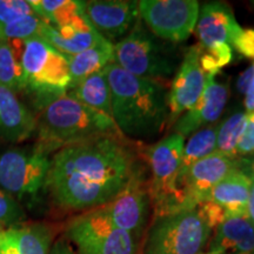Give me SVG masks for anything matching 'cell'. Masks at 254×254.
<instances>
[{"mask_svg":"<svg viewBox=\"0 0 254 254\" xmlns=\"http://www.w3.org/2000/svg\"><path fill=\"white\" fill-rule=\"evenodd\" d=\"M140 171L125 136L101 135L57 151L45 190L58 207L91 211L109 204Z\"/></svg>","mask_w":254,"mask_h":254,"instance_id":"6da1fadb","label":"cell"},{"mask_svg":"<svg viewBox=\"0 0 254 254\" xmlns=\"http://www.w3.org/2000/svg\"><path fill=\"white\" fill-rule=\"evenodd\" d=\"M105 72L118 131L134 140L157 138L170 120L166 88L157 80L133 75L114 63Z\"/></svg>","mask_w":254,"mask_h":254,"instance_id":"7a4b0ae2","label":"cell"},{"mask_svg":"<svg viewBox=\"0 0 254 254\" xmlns=\"http://www.w3.org/2000/svg\"><path fill=\"white\" fill-rule=\"evenodd\" d=\"M37 120L36 145L49 155L97 136L123 135L113 119L85 106L67 93L43 107Z\"/></svg>","mask_w":254,"mask_h":254,"instance_id":"3957f363","label":"cell"},{"mask_svg":"<svg viewBox=\"0 0 254 254\" xmlns=\"http://www.w3.org/2000/svg\"><path fill=\"white\" fill-rule=\"evenodd\" d=\"M17 50L24 73V91L33 97L39 110L65 95L71 84L67 58L43 38L11 43Z\"/></svg>","mask_w":254,"mask_h":254,"instance_id":"277c9868","label":"cell"},{"mask_svg":"<svg viewBox=\"0 0 254 254\" xmlns=\"http://www.w3.org/2000/svg\"><path fill=\"white\" fill-rule=\"evenodd\" d=\"M213 228L198 207L154 217L142 254H202Z\"/></svg>","mask_w":254,"mask_h":254,"instance_id":"5b68a950","label":"cell"},{"mask_svg":"<svg viewBox=\"0 0 254 254\" xmlns=\"http://www.w3.org/2000/svg\"><path fill=\"white\" fill-rule=\"evenodd\" d=\"M113 63L139 78L157 80L170 78L177 69V59L146 27L140 18L128 34L114 44Z\"/></svg>","mask_w":254,"mask_h":254,"instance_id":"8992f818","label":"cell"},{"mask_svg":"<svg viewBox=\"0 0 254 254\" xmlns=\"http://www.w3.org/2000/svg\"><path fill=\"white\" fill-rule=\"evenodd\" d=\"M184 146L185 138L173 133L151 146L146 153L152 174L148 190L154 217L184 209L183 194L178 189Z\"/></svg>","mask_w":254,"mask_h":254,"instance_id":"52a82bcc","label":"cell"},{"mask_svg":"<svg viewBox=\"0 0 254 254\" xmlns=\"http://www.w3.org/2000/svg\"><path fill=\"white\" fill-rule=\"evenodd\" d=\"M65 238L75 246L77 254H138L139 240L114 227L100 207L71 219Z\"/></svg>","mask_w":254,"mask_h":254,"instance_id":"ba28073f","label":"cell"},{"mask_svg":"<svg viewBox=\"0 0 254 254\" xmlns=\"http://www.w3.org/2000/svg\"><path fill=\"white\" fill-rule=\"evenodd\" d=\"M50 155L37 145L0 152V187L15 199L34 198L45 189Z\"/></svg>","mask_w":254,"mask_h":254,"instance_id":"9c48e42d","label":"cell"},{"mask_svg":"<svg viewBox=\"0 0 254 254\" xmlns=\"http://www.w3.org/2000/svg\"><path fill=\"white\" fill-rule=\"evenodd\" d=\"M139 18L159 39L182 43L195 30L200 5L196 0H141Z\"/></svg>","mask_w":254,"mask_h":254,"instance_id":"30bf717a","label":"cell"},{"mask_svg":"<svg viewBox=\"0 0 254 254\" xmlns=\"http://www.w3.org/2000/svg\"><path fill=\"white\" fill-rule=\"evenodd\" d=\"M151 206L148 183L140 171L116 198L101 206L100 209L114 227L140 240L150 217Z\"/></svg>","mask_w":254,"mask_h":254,"instance_id":"8fae6325","label":"cell"},{"mask_svg":"<svg viewBox=\"0 0 254 254\" xmlns=\"http://www.w3.org/2000/svg\"><path fill=\"white\" fill-rule=\"evenodd\" d=\"M240 168V159H232L214 151L190 168L180 185L184 209L198 207L207 201L213 187Z\"/></svg>","mask_w":254,"mask_h":254,"instance_id":"7c38bea8","label":"cell"},{"mask_svg":"<svg viewBox=\"0 0 254 254\" xmlns=\"http://www.w3.org/2000/svg\"><path fill=\"white\" fill-rule=\"evenodd\" d=\"M200 44L190 46L176 73L167 98L170 119L178 118L192 109L205 90L207 74L200 66Z\"/></svg>","mask_w":254,"mask_h":254,"instance_id":"4fadbf2b","label":"cell"},{"mask_svg":"<svg viewBox=\"0 0 254 254\" xmlns=\"http://www.w3.org/2000/svg\"><path fill=\"white\" fill-rule=\"evenodd\" d=\"M85 12L94 30L111 43L125 38L139 19L138 1L131 0L85 1Z\"/></svg>","mask_w":254,"mask_h":254,"instance_id":"5bb4252c","label":"cell"},{"mask_svg":"<svg viewBox=\"0 0 254 254\" xmlns=\"http://www.w3.org/2000/svg\"><path fill=\"white\" fill-rule=\"evenodd\" d=\"M228 99L226 85L215 81L214 74L206 75L205 90L192 109L177 120L174 133L182 136L194 134L201 127H207L217 122L224 112Z\"/></svg>","mask_w":254,"mask_h":254,"instance_id":"9a60e30c","label":"cell"},{"mask_svg":"<svg viewBox=\"0 0 254 254\" xmlns=\"http://www.w3.org/2000/svg\"><path fill=\"white\" fill-rule=\"evenodd\" d=\"M241 31L233 11L225 2L209 1L200 7L195 33L202 47L217 44H228L232 47Z\"/></svg>","mask_w":254,"mask_h":254,"instance_id":"2e32d148","label":"cell"},{"mask_svg":"<svg viewBox=\"0 0 254 254\" xmlns=\"http://www.w3.org/2000/svg\"><path fill=\"white\" fill-rule=\"evenodd\" d=\"M38 120L18 95L0 86V140L17 145L37 133Z\"/></svg>","mask_w":254,"mask_h":254,"instance_id":"e0dca14e","label":"cell"},{"mask_svg":"<svg viewBox=\"0 0 254 254\" xmlns=\"http://www.w3.org/2000/svg\"><path fill=\"white\" fill-rule=\"evenodd\" d=\"M206 249L204 254H254V224L246 215L226 218Z\"/></svg>","mask_w":254,"mask_h":254,"instance_id":"ac0fdd59","label":"cell"},{"mask_svg":"<svg viewBox=\"0 0 254 254\" xmlns=\"http://www.w3.org/2000/svg\"><path fill=\"white\" fill-rule=\"evenodd\" d=\"M34 13L56 30L93 28L85 12V1L78 0H30Z\"/></svg>","mask_w":254,"mask_h":254,"instance_id":"d6986e66","label":"cell"},{"mask_svg":"<svg viewBox=\"0 0 254 254\" xmlns=\"http://www.w3.org/2000/svg\"><path fill=\"white\" fill-rule=\"evenodd\" d=\"M250 189L251 178L239 168L213 187L207 201L219 206L227 218L244 217L247 212Z\"/></svg>","mask_w":254,"mask_h":254,"instance_id":"ffe728a7","label":"cell"},{"mask_svg":"<svg viewBox=\"0 0 254 254\" xmlns=\"http://www.w3.org/2000/svg\"><path fill=\"white\" fill-rule=\"evenodd\" d=\"M66 58H67L69 75H71V84L68 90H71L79 82L91 77L92 74L103 71L113 63L114 44L104 38L100 43L91 49Z\"/></svg>","mask_w":254,"mask_h":254,"instance_id":"44dd1931","label":"cell"},{"mask_svg":"<svg viewBox=\"0 0 254 254\" xmlns=\"http://www.w3.org/2000/svg\"><path fill=\"white\" fill-rule=\"evenodd\" d=\"M39 37L65 57L84 52L104 39V37L100 36L94 28L86 31H78L73 28L56 30L55 27L45 23L41 26Z\"/></svg>","mask_w":254,"mask_h":254,"instance_id":"7402d4cb","label":"cell"},{"mask_svg":"<svg viewBox=\"0 0 254 254\" xmlns=\"http://www.w3.org/2000/svg\"><path fill=\"white\" fill-rule=\"evenodd\" d=\"M18 254H50L55 231L44 222H23L6 228Z\"/></svg>","mask_w":254,"mask_h":254,"instance_id":"603a6c76","label":"cell"},{"mask_svg":"<svg viewBox=\"0 0 254 254\" xmlns=\"http://www.w3.org/2000/svg\"><path fill=\"white\" fill-rule=\"evenodd\" d=\"M67 94L77 99L79 103L84 104L85 106L113 119L111 90L105 69L79 82L78 85L68 90Z\"/></svg>","mask_w":254,"mask_h":254,"instance_id":"cb8c5ba5","label":"cell"},{"mask_svg":"<svg viewBox=\"0 0 254 254\" xmlns=\"http://www.w3.org/2000/svg\"><path fill=\"white\" fill-rule=\"evenodd\" d=\"M218 127L219 124H212L205 128L199 129L184 146L182 163L178 173V189H180V185L185 179L186 174L189 173L190 168L215 151Z\"/></svg>","mask_w":254,"mask_h":254,"instance_id":"d4e9b609","label":"cell"},{"mask_svg":"<svg viewBox=\"0 0 254 254\" xmlns=\"http://www.w3.org/2000/svg\"><path fill=\"white\" fill-rule=\"evenodd\" d=\"M0 86L15 94L24 91V73L20 59L11 43L0 40Z\"/></svg>","mask_w":254,"mask_h":254,"instance_id":"484cf974","label":"cell"},{"mask_svg":"<svg viewBox=\"0 0 254 254\" xmlns=\"http://www.w3.org/2000/svg\"><path fill=\"white\" fill-rule=\"evenodd\" d=\"M246 123V112H236L219 124L215 151L228 158H237V146Z\"/></svg>","mask_w":254,"mask_h":254,"instance_id":"4316f807","label":"cell"},{"mask_svg":"<svg viewBox=\"0 0 254 254\" xmlns=\"http://www.w3.org/2000/svg\"><path fill=\"white\" fill-rule=\"evenodd\" d=\"M44 21L37 14L25 15L7 24H0V40L6 43L25 41L39 37Z\"/></svg>","mask_w":254,"mask_h":254,"instance_id":"83f0119b","label":"cell"},{"mask_svg":"<svg viewBox=\"0 0 254 254\" xmlns=\"http://www.w3.org/2000/svg\"><path fill=\"white\" fill-rule=\"evenodd\" d=\"M233 58L232 47L228 44L202 47L200 55V66L206 74H217L222 67L228 65Z\"/></svg>","mask_w":254,"mask_h":254,"instance_id":"f1b7e54d","label":"cell"},{"mask_svg":"<svg viewBox=\"0 0 254 254\" xmlns=\"http://www.w3.org/2000/svg\"><path fill=\"white\" fill-rule=\"evenodd\" d=\"M25 212L18 200L0 187V225L9 228L23 224Z\"/></svg>","mask_w":254,"mask_h":254,"instance_id":"f546056e","label":"cell"},{"mask_svg":"<svg viewBox=\"0 0 254 254\" xmlns=\"http://www.w3.org/2000/svg\"><path fill=\"white\" fill-rule=\"evenodd\" d=\"M36 14L26 0H0V24H7L25 15Z\"/></svg>","mask_w":254,"mask_h":254,"instance_id":"4dcf8cb0","label":"cell"},{"mask_svg":"<svg viewBox=\"0 0 254 254\" xmlns=\"http://www.w3.org/2000/svg\"><path fill=\"white\" fill-rule=\"evenodd\" d=\"M254 155V113H246V123L237 146V158Z\"/></svg>","mask_w":254,"mask_h":254,"instance_id":"1f68e13d","label":"cell"},{"mask_svg":"<svg viewBox=\"0 0 254 254\" xmlns=\"http://www.w3.org/2000/svg\"><path fill=\"white\" fill-rule=\"evenodd\" d=\"M241 56L252 59L254 62V30L247 28L240 32L239 36L233 41V45Z\"/></svg>","mask_w":254,"mask_h":254,"instance_id":"d6a6232c","label":"cell"},{"mask_svg":"<svg viewBox=\"0 0 254 254\" xmlns=\"http://www.w3.org/2000/svg\"><path fill=\"white\" fill-rule=\"evenodd\" d=\"M253 78H254V64L239 75V78H238L237 80L238 91H239L240 93L245 94V92L247 91V88H249L251 81L253 80Z\"/></svg>","mask_w":254,"mask_h":254,"instance_id":"836d02e7","label":"cell"},{"mask_svg":"<svg viewBox=\"0 0 254 254\" xmlns=\"http://www.w3.org/2000/svg\"><path fill=\"white\" fill-rule=\"evenodd\" d=\"M50 254H77L73 251V247L69 241L66 239L65 237L59 238L53 243L52 247H51Z\"/></svg>","mask_w":254,"mask_h":254,"instance_id":"e575fe53","label":"cell"},{"mask_svg":"<svg viewBox=\"0 0 254 254\" xmlns=\"http://www.w3.org/2000/svg\"><path fill=\"white\" fill-rule=\"evenodd\" d=\"M0 254H18L7 230H4L0 233Z\"/></svg>","mask_w":254,"mask_h":254,"instance_id":"d590c367","label":"cell"},{"mask_svg":"<svg viewBox=\"0 0 254 254\" xmlns=\"http://www.w3.org/2000/svg\"><path fill=\"white\" fill-rule=\"evenodd\" d=\"M245 109L246 113H254V78L251 81L249 88L245 92Z\"/></svg>","mask_w":254,"mask_h":254,"instance_id":"8d00e7d4","label":"cell"},{"mask_svg":"<svg viewBox=\"0 0 254 254\" xmlns=\"http://www.w3.org/2000/svg\"><path fill=\"white\" fill-rule=\"evenodd\" d=\"M250 177V176H249ZM251 178V189H250V198H249V204H247V212L246 215L251 221L254 224V178Z\"/></svg>","mask_w":254,"mask_h":254,"instance_id":"74e56055","label":"cell"},{"mask_svg":"<svg viewBox=\"0 0 254 254\" xmlns=\"http://www.w3.org/2000/svg\"><path fill=\"white\" fill-rule=\"evenodd\" d=\"M240 170H243L247 176L254 178V155L250 159H240Z\"/></svg>","mask_w":254,"mask_h":254,"instance_id":"f35d334b","label":"cell"},{"mask_svg":"<svg viewBox=\"0 0 254 254\" xmlns=\"http://www.w3.org/2000/svg\"><path fill=\"white\" fill-rule=\"evenodd\" d=\"M4 230H6V228H4V227H2V226H1V225H0V233H1V232H2V231H4Z\"/></svg>","mask_w":254,"mask_h":254,"instance_id":"ab89813d","label":"cell"},{"mask_svg":"<svg viewBox=\"0 0 254 254\" xmlns=\"http://www.w3.org/2000/svg\"><path fill=\"white\" fill-rule=\"evenodd\" d=\"M252 5H253V6H254V1H252Z\"/></svg>","mask_w":254,"mask_h":254,"instance_id":"60d3db41","label":"cell"},{"mask_svg":"<svg viewBox=\"0 0 254 254\" xmlns=\"http://www.w3.org/2000/svg\"><path fill=\"white\" fill-rule=\"evenodd\" d=\"M202 254H204V253H202Z\"/></svg>","mask_w":254,"mask_h":254,"instance_id":"b9f144b4","label":"cell"}]
</instances>
